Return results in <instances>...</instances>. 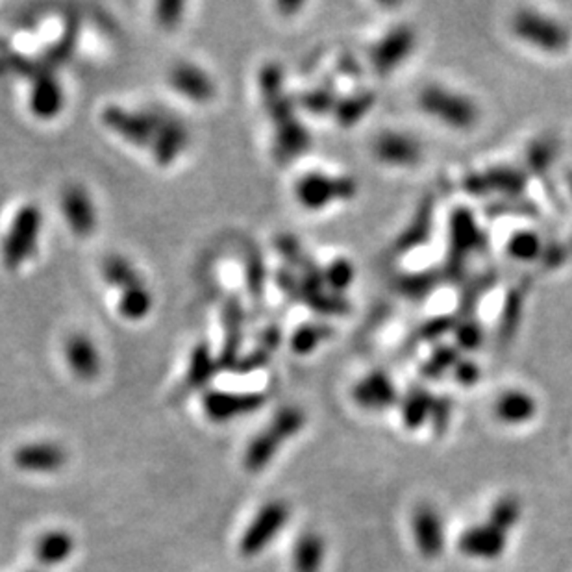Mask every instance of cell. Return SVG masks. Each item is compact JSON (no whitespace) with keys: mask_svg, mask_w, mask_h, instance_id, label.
Wrapping results in <instances>:
<instances>
[{"mask_svg":"<svg viewBox=\"0 0 572 572\" xmlns=\"http://www.w3.org/2000/svg\"><path fill=\"white\" fill-rule=\"evenodd\" d=\"M419 108L451 130H470L480 119V108L470 94L444 84L426 85L419 94Z\"/></svg>","mask_w":572,"mask_h":572,"instance_id":"6da1fadb","label":"cell"},{"mask_svg":"<svg viewBox=\"0 0 572 572\" xmlns=\"http://www.w3.org/2000/svg\"><path fill=\"white\" fill-rule=\"evenodd\" d=\"M165 108H143L130 110L124 106H106L101 113V121L110 132L132 147L148 150L152 148L157 130L164 119Z\"/></svg>","mask_w":572,"mask_h":572,"instance_id":"7a4b0ae2","label":"cell"},{"mask_svg":"<svg viewBox=\"0 0 572 572\" xmlns=\"http://www.w3.org/2000/svg\"><path fill=\"white\" fill-rule=\"evenodd\" d=\"M41 228V210L31 202L21 206L12 219L3 241V264L8 271H19L26 262L31 260L40 245Z\"/></svg>","mask_w":572,"mask_h":572,"instance_id":"3957f363","label":"cell"},{"mask_svg":"<svg viewBox=\"0 0 572 572\" xmlns=\"http://www.w3.org/2000/svg\"><path fill=\"white\" fill-rule=\"evenodd\" d=\"M304 426V413L297 407H285L278 411L271 425L258 435L254 437L250 442V447L245 454V463L250 470H260L264 469L276 451L280 449V444L299 433V430Z\"/></svg>","mask_w":572,"mask_h":572,"instance_id":"277c9868","label":"cell"},{"mask_svg":"<svg viewBox=\"0 0 572 572\" xmlns=\"http://www.w3.org/2000/svg\"><path fill=\"white\" fill-rule=\"evenodd\" d=\"M356 185L351 178L332 176L326 173H306L295 183V197L308 211H321L334 202L353 199Z\"/></svg>","mask_w":572,"mask_h":572,"instance_id":"5b68a950","label":"cell"},{"mask_svg":"<svg viewBox=\"0 0 572 572\" xmlns=\"http://www.w3.org/2000/svg\"><path fill=\"white\" fill-rule=\"evenodd\" d=\"M512 31L523 43L547 54H558L565 50L568 43V34L561 22L533 10L515 13Z\"/></svg>","mask_w":572,"mask_h":572,"instance_id":"8992f818","label":"cell"},{"mask_svg":"<svg viewBox=\"0 0 572 572\" xmlns=\"http://www.w3.org/2000/svg\"><path fill=\"white\" fill-rule=\"evenodd\" d=\"M59 202L69 230L78 237H89L97 228V210L89 191L80 183H69L61 191Z\"/></svg>","mask_w":572,"mask_h":572,"instance_id":"52a82bcc","label":"cell"},{"mask_svg":"<svg viewBox=\"0 0 572 572\" xmlns=\"http://www.w3.org/2000/svg\"><path fill=\"white\" fill-rule=\"evenodd\" d=\"M288 517L290 510L283 502L267 504L243 535L241 552L246 556L262 552L264 547H267L274 539V535L285 526V523H288Z\"/></svg>","mask_w":572,"mask_h":572,"instance_id":"ba28073f","label":"cell"},{"mask_svg":"<svg viewBox=\"0 0 572 572\" xmlns=\"http://www.w3.org/2000/svg\"><path fill=\"white\" fill-rule=\"evenodd\" d=\"M167 80L171 87L182 94L183 99L197 104H206L215 99L217 87L213 78L199 66L191 61H178L169 69Z\"/></svg>","mask_w":572,"mask_h":572,"instance_id":"9c48e42d","label":"cell"},{"mask_svg":"<svg viewBox=\"0 0 572 572\" xmlns=\"http://www.w3.org/2000/svg\"><path fill=\"white\" fill-rule=\"evenodd\" d=\"M264 402L265 397L262 393H230L213 389L204 395L202 406L211 421L227 423L260 409Z\"/></svg>","mask_w":572,"mask_h":572,"instance_id":"30bf717a","label":"cell"},{"mask_svg":"<svg viewBox=\"0 0 572 572\" xmlns=\"http://www.w3.org/2000/svg\"><path fill=\"white\" fill-rule=\"evenodd\" d=\"M220 321H222V348L219 353V367L234 369L236 363L241 358V346H243V328H245V309L241 300L236 295H230L220 309Z\"/></svg>","mask_w":572,"mask_h":572,"instance_id":"8fae6325","label":"cell"},{"mask_svg":"<svg viewBox=\"0 0 572 572\" xmlns=\"http://www.w3.org/2000/svg\"><path fill=\"white\" fill-rule=\"evenodd\" d=\"M187 145H189V130L185 122L178 115L165 110L160 130H157L156 141L150 148L152 160L156 162L157 167H169L183 154Z\"/></svg>","mask_w":572,"mask_h":572,"instance_id":"7c38bea8","label":"cell"},{"mask_svg":"<svg viewBox=\"0 0 572 572\" xmlns=\"http://www.w3.org/2000/svg\"><path fill=\"white\" fill-rule=\"evenodd\" d=\"M374 156L391 167H413L423 157L421 143L407 132L388 130L374 141Z\"/></svg>","mask_w":572,"mask_h":572,"instance_id":"4fadbf2b","label":"cell"},{"mask_svg":"<svg viewBox=\"0 0 572 572\" xmlns=\"http://www.w3.org/2000/svg\"><path fill=\"white\" fill-rule=\"evenodd\" d=\"M416 47V36L406 26L393 28L389 34L381 38L371 50L374 67L380 73H389L397 69Z\"/></svg>","mask_w":572,"mask_h":572,"instance_id":"5bb4252c","label":"cell"},{"mask_svg":"<svg viewBox=\"0 0 572 572\" xmlns=\"http://www.w3.org/2000/svg\"><path fill=\"white\" fill-rule=\"evenodd\" d=\"M28 106L31 113L43 121H50L59 115L66 106V94H63L59 80L50 73L36 75L34 82H31Z\"/></svg>","mask_w":572,"mask_h":572,"instance_id":"9a60e30c","label":"cell"},{"mask_svg":"<svg viewBox=\"0 0 572 572\" xmlns=\"http://www.w3.org/2000/svg\"><path fill=\"white\" fill-rule=\"evenodd\" d=\"M505 549V532L489 524H478L463 532L460 537V550L469 558L495 559Z\"/></svg>","mask_w":572,"mask_h":572,"instance_id":"2e32d148","label":"cell"},{"mask_svg":"<svg viewBox=\"0 0 572 572\" xmlns=\"http://www.w3.org/2000/svg\"><path fill=\"white\" fill-rule=\"evenodd\" d=\"M66 362L75 376L80 380H94L101 374V354L93 339L85 334H73L63 346Z\"/></svg>","mask_w":572,"mask_h":572,"instance_id":"e0dca14e","label":"cell"},{"mask_svg":"<svg viewBox=\"0 0 572 572\" xmlns=\"http://www.w3.org/2000/svg\"><path fill=\"white\" fill-rule=\"evenodd\" d=\"M354 402L365 409H386L395 404L397 389L393 381L384 372H371L363 380H360L354 391Z\"/></svg>","mask_w":572,"mask_h":572,"instance_id":"ac0fdd59","label":"cell"},{"mask_svg":"<svg viewBox=\"0 0 572 572\" xmlns=\"http://www.w3.org/2000/svg\"><path fill=\"white\" fill-rule=\"evenodd\" d=\"M413 530L419 550L425 558H437L444 549V530L439 514L430 505H423L413 515Z\"/></svg>","mask_w":572,"mask_h":572,"instance_id":"d6986e66","label":"cell"},{"mask_svg":"<svg viewBox=\"0 0 572 572\" xmlns=\"http://www.w3.org/2000/svg\"><path fill=\"white\" fill-rule=\"evenodd\" d=\"M309 145V134L297 117L274 124L273 154L276 162L288 164L293 157L300 156Z\"/></svg>","mask_w":572,"mask_h":572,"instance_id":"ffe728a7","label":"cell"},{"mask_svg":"<svg viewBox=\"0 0 572 572\" xmlns=\"http://www.w3.org/2000/svg\"><path fill=\"white\" fill-rule=\"evenodd\" d=\"M535 413H537L535 398L523 389L505 391L504 395L498 397L495 404L496 419L505 425H523L533 419Z\"/></svg>","mask_w":572,"mask_h":572,"instance_id":"44dd1931","label":"cell"},{"mask_svg":"<svg viewBox=\"0 0 572 572\" xmlns=\"http://www.w3.org/2000/svg\"><path fill=\"white\" fill-rule=\"evenodd\" d=\"M66 461V452L50 442L26 444L15 454V463L24 470H54Z\"/></svg>","mask_w":572,"mask_h":572,"instance_id":"7402d4cb","label":"cell"},{"mask_svg":"<svg viewBox=\"0 0 572 572\" xmlns=\"http://www.w3.org/2000/svg\"><path fill=\"white\" fill-rule=\"evenodd\" d=\"M217 367H219V362L213 358L210 346L206 343H199L193 348V353H191L187 374L182 384L183 393L204 388L217 372Z\"/></svg>","mask_w":572,"mask_h":572,"instance_id":"603a6c76","label":"cell"},{"mask_svg":"<svg viewBox=\"0 0 572 572\" xmlns=\"http://www.w3.org/2000/svg\"><path fill=\"white\" fill-rule=\"evenodd\" d=\"M103 276L110 288L117 290L119 293H124L136 288V285L145 283L139 271L124 256H119V254H113V256H108L104 260Z\"/></svg>","mask_w":572,"mask_h":572,"instance_id":"cb8c5ba5","label":"cell"},{"mask_svg":"<svg viewBox=\"0 0 572 572\" xmlns=\"http://www.w3.org/2000/svg\"><path fill=\"white\" fill-rule=\"evenodd\" d=\"M280 341H282L280 330L276 326H269L260 335L258 344L254 346V351L248 353L246 356H241L234 369L237 372H252V371H258V369L265 367V363L271 360V356L274 354V351L278 348Z\"/></svg>","mask_w":572,"mask_h":572,"instance_id":"d4e9b609","label":"cell"},{"mask_svg":"<svg viewBox=\"0 0 572 572\" xmlns=\"http://www.w3.org/2000/svg\"><path fill=\"white\" fill-rule=\"evenodd\" d=\"M154 306V299L150 290L145 283L121 293L117 300L119 315L126 321H143Z\"/></svg>","mask_w":572,"mask_h":572,"instance_id":"484cf974","label":"cell"},{"mask_svg":"<svg viewBox=\"0 0 572 572\" xmlns=\"http://www.w3.org/2000/svg\"><path fill=\"white\" fill-rule=\"evenodd\" d=\"M325 558V543L317 533H306L300 537L295 549V570L297 572H319Z\"/></svg>","mask_w":572,"mask_h":572,"instance_id":"4316f807","label":"cell"},{"mask_svg":"<svg viewBox=\"0 0 572 572\" xmlns=\"http://www.w3.org/2000/svg\"><path fill=\"white\" fill-rule=\"evenodd\" d=\"M73 550V541L67 533L63 532H50L49 535L41 537V541L38 543L36 554L40 561L47 565H54L66 559Z\"/></svg>","mask_w":572,"mask_h":572,"instance_id":"83f0119b","label":"cell"},{"mask_svg":"<svg viewBox=\"0 0 572 572\" xmlns=\"http://www.w3.org/2000/svg\"><path fill=\"white\" fill-rule=\"evenodd\" d=\"M521 519V504L514 496L500 498L491 510V524L500 528L502 532H507L514 528Z\"/></svg>","mask_w":572,"mask_h":572,"instance_id":"f1b7e54d","label":"cell"},{"mask_svg":"<svg viewBox=\"0 0 572 572\" xmlns=\"http://www.w3.org/2000/svg\"><path fill=\"white\" fill-rule=\"evenodd\" d=\"M328 334H330V330L323 325H304L293 334L291 348L297 354H308L323 339H326Z\"/></svg>","mask_w":572,"mask_h":572,"instance_id":"f546056e","label":"cell"},{"mask_svg":"<svg viewBox=\"0 0 572 572\" xmlns=\"http://www.w3.org/2000/svg\"><path fill=\"white\" fill-rule=\"evenodd\" d=\"M507 250H510L507 254H510L514 260L530 262L537 258L539 250H541V241H539V236L533 232H519L510 239Z\"/></svg>","mask_w":572,"mask_h":572,"instance_id":"4dcf8cb0","label":"cell"},{"mask_svg":"<svg viewBox=\"0 0 572 572\" xmlns=\"http://www.w3.org/2000/svg\"><path fill=\"white\" fill-rule=\"evenodd\" d=\"M245 273H246L248 293L252 295L254 300H260L264 297V288H265V267L258 252L248 254Z\"/></svg>","mask_w":572,"mask_h":572,"instance_id":"1f68e13d","label":"cell"},{"mask_svg":"<svg viewBox=\"0 0 572 572\" xmlns=\"http://www.w3.org/2000/svg\"><path fill=\"white\" fill-rule=\"evenodd\" d=\"M430 411V398L423 393H413L406 402H404V421L409 428H419Z\"/></svg>","mask_w":572,"mask_h":572,"instance_id":"d6a6232c","label":"cell"},{"mask_svg":"<svg viewBox=\"0 0 572 572\" xmlns=\"http://www.w3.org/2000/svg\"><path fill=\"white\" fill-rule=\"evenodd\" d=\"M354 276V271L351 267V264L344 262V260H335L332 262L326 271L323 273V280L332 285L334 290H344L348 283H351Z\"/></svg>","mask_w":572,"mask_h":572,"instance_id":"836d02e7","label":"cell"},{"mask_svg":"<svg viewBox=\"0 0 572 572\" xmlns=\"http://www.w3.org/2000/svg\"><path fill=\"white\" fill-rule=\"evenodd\" d=\"M183 8L182 3H162L156 6V19L164 28H174L183 17Z\"/></svg>","mask_w":572,"mask_h":572,"instance_id":"e575fe53","label":"cell"},{"mask_svg":"<svg viewBox=\"0 0 572 572\" xmlns=\"http://www.w3.org/2000/svg\"><path fill=\"white\" fill-rule=\"evenodd\" d=\"M75 41H76V26L71 24L66 30V34H63L61 41L56 43V47L49 52V61H52V63L63 61V58H67L71 54V50L75 49Z\"/></svg>","mask_w":572,"mask_h":572,"instance_id":"d590c367","label":"cell"},{"mask_svg":"<svg viewBox=\"0 0 572 572\" xmlns=\"http://www.w3.org/2000/svg\"><path fill=\"white\" fill-rule=\"evenodd\" d=\"M304 106L311 112H326L332 108V99L328 91H313V93H308L306 97L302 99Z\"/></svg>","mask_w":572,"mask_h":572,"instance_id":"8d00e7d4","label":"cell"}]
</instances>
